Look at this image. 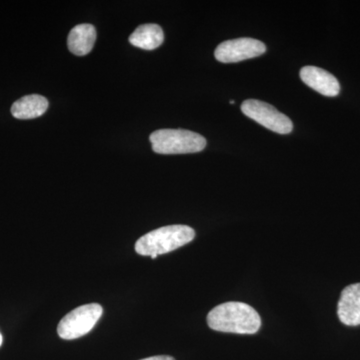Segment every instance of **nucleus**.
<instances>
[{"instance_id":"1","label":"nucleus","mask_w":360,"mask_h":360,"mask_svg":"<svg viewBox=\"0 0 360 360\" xmlns=\"http://www.w3.org/2000/svg\"><path fill=\"white\" fill-rule=\"evenodd\" d=\"M207 324L213 330L238 335H255L262 319L257 310L243 302H229L217 305L207 315Z\"/></svg>"},{"instance_id":"2","label":"nucleus","mask_w":360,"mask_h":360,"mask_svg":"<svg viewBox=\"0 0 360 360\" xmlns=\"http://www.w3.org/2000/svg\"><path fill=\"white\" fill-rule=\"evenodd\" d=\"M195 232L187 225H168L148 232L135 243V251L144 257L172 252L194 239Z\"/></svg>"},{"instance_id":"3","label":"nucleus","mask_w":360,"mask_h":360,"mask_svg":"<svg viewBox=\"0 0 360 360\" xmlns=\"http://www.w3.org/2000/svg\"><path fill=\"white\" fill-rule=\"evenodd\" d=\"M153 151L160 155H186L202 151L206 139L202 135L184 129H160L150 134Z\"/></svg>"},{"instance_id":"4","label":"nucleus","mask_w":360,"mask_h":360,"mask_svg":"<svg viewBox=\"0 0 360 360\" xmlns=\"http://www.w3.org/2000/svg\"><path fill=\"white\" fill-rule=\"evenodd\" d=\"M103 314V307L98 303H90L73 309L59 322V338L71 340L87 335L96 326Z\"/></svg>"},{"instance_id":"5","label":"nucleus","mask_w":360,"mask_h":360,"mask_svg":"<svg viewBox=\"0 0 360 360\" xmlns=\"http://www.w3.org/2000/svg\"><path fill=\"white\" fill-rule=\"evenodd\" d=\"M241 110L248 117L276 134H288L292 131L293 123L290 118L264 101L248 99L243 101Z\"/></svg>"},{"instance_id":"6","label":"nucleus","mask_w":360,"mask_h":360,"mask_svg":"<svg viewBox=\"0 0 360 360\" xmlns=\"http://www.w3.org/2000/svg\"><path fill=\"white\" fill-rule=\"evenodd\" d=\"M266 51L264 42L255 39H236L226 40L217 47L215 58L220 63H234L246 59L257 58Z\"/></svg>"},{"instance_id":"7","label":"nucleus","mask_w":360,"mask_h":360,"mask_svg":"<svg viewBox=\"0 0 360 360\" xmlns=\"http://www.w3.org/2000/svg\"><path fill=\"white\" fill-rule=\"evenodd\" d=\"M300 75L307 86L322 96L335 97L340 94V82L328 71L315 66H305L300 70Z\"/></svg>"},{"instance_id":"8","label":"nucleus","mask_w":360,"mask_h":360,"mask_svg":"<svg viewBox=\"0 0 360 360\" xmlns=\"http://www.w3.org/2000/svg\"><path fill=\"white\" fill-rule=\"evenodd\" d=\"M340 321L348 326H360V283L350 284L341 292L338 305Z\"/></svg>"},{"instance_id":"9","label":"nucleus","mask_w":360,"mask_h":360,"mask_svg":"<svg viewBox=\"0 0 360 360\" xmlns=\"http://www.w3.org/2000/svg\"><path fill=\"white\" fill-rule=\"evenodd\" d=\"M96 40V30L94 25L87 23L77 25L68 35V49L75 56H86L94 49Z\"/></svg>"},{"instance_id":"10","label":"nucleus","mask_w":360,"mask_h":360,"mask_svg":"<svg viewBox=\"0 0 360 360\" xmlns=\"http://www.w3.org/2000/svg\"><path fill=\"white\" fill-rule=\"evenodd\" d=\"M49 108V101L39 94L21 97L11 106V113L18 120H33L44 115Z\"/></svg>"},{"instance_id":"11","label":"nucleus","mask_w":360,"mask_h":360,"mask_svg":"<svg viewBox=\"0 0 360 360\" xmlns=\"http://www.w3.org/2000/svg\"><path fill=\"white\" fill-rule=\"evenodd\" d=\"M165 33L160 25L148 23L139 26L129 37V42L134 46L144 51H153L162 44Z\"/></svg>"},{"instance_id":"12","label":"nucleus","mask_w":360,"mask_h":360,"mask_svg":"<svg viewBox=\"0 0 360 360\" xmlns=\"http://www.w3.org/2000/svg\"><path fill=\"white\" fill-rule=\"evenodd\" d=\"M141 360H174V359L172 356H167V355H158V356L148 357V359Z\"/></svg>"},{"instance_id":"13","label":"nucleus","mask_w":360,"mask_h":360,"mask_svg":"<svg viewBox=\"0 0 360 360\" xmlns=\"http://www.w3.org/2000/svg\"><path fill=\"white\" fill-rule=\"evenodd\" d=\"M2 341H4V338H2L1 333H0V347H1Z\"/></svg>"},{"instance_id":"14","label":"nucleus","mask_w":360,"mask_h":360,"mask_svg":"<svg viewBox=\"0 0 360 360\" xmlns=\"http://www.w3.org/2000/svg\"><path fill=\"white\" fill-rule=\"evenodd\" d=\"M234 103H236V101H231V104H234Z\"/></svg>"}]
</instances>
